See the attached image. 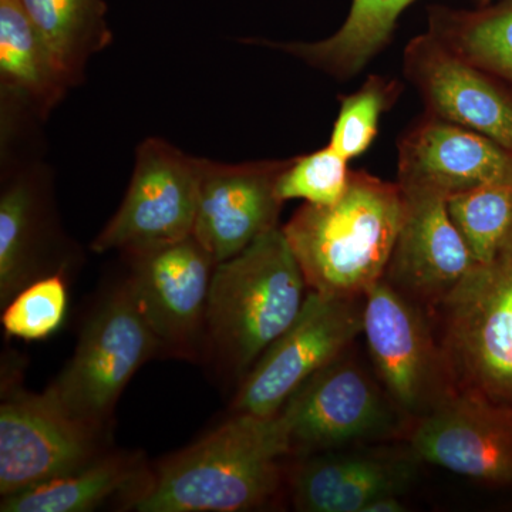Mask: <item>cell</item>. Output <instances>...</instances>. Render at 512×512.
<instances>
[{
  "label": "cell",
  "mask_w": 512,
  "mask_h": 512,
  "mask_svg": "<svg viewBox=\"0 0 512 512\" xmlns=\"http://www.w3.org/2000/svg\"><path fill=\"white\" fill-rule=\"evenodd\" d=\"M288 434L278 414L234 413L153 468L140 512H245L268 507L286 485Z\"/></svg>",
  "instance_id": "cell-1"
},
{
  "label": "cell",
  "mask_w": 512,
  "mask_h": 512,
  "mask_svg": "<svg viewBox=\"0 0 512 512\" xmlns=\"http://www.w3.org/2000/svg\"><path fill=\"white\" fill-rule=\"evenodd\" d=\"M309 288L282 228L215 266L202 362L241 383L298 318Z\"/></svg>",
  "instance_id": "cell-2"
},
{
  "label": "cell",
  "mask_w": 512,
  "mask_h": 512,
  "mask_svg": "<svg viewBox=\"0 0 512 512\" xmlns=\"http://www.w3.org/2000/svg\"><path fill=\"white\" fill-rule=\"evenodd\" d=\"M399 184L350 171L335 204H308L282 227L309 291L365 296L382 281L404 217Z\"/></svg>",
  "instance_id": "cell-3"
},
{
  "label": "cell",
  "mask_w": 512,
  "mask_h": 512,
  "mask_svg": "<svg viewBox=\"0 0 512 512\" xmlns=\"http://www.w3.org/2000/svg\"><path fill=\"white\" fill-rule=\"evenodd\" d=\"M157 355L156 336L124 279L90 313L72 359L45 392L73 419L109 436L121 393Z\"/></svg>",
  "instance_id": "cell-4"
},
{
  "label": "cell",
  "mask_w": 512,
  "mask_h": 512,
  "mask_svg": "<svg viewBox=\"0 0 512 512\" xmlns=\"http://www.w3.org/2000/svg\"><path fill=\"white\" fill-rule=\"evenodd\" d=\"M433 320L458 392L512 406V249L474 266Z\"/></svg>",
  "instance_id": "cell-5"
},
{
  "label": "cell",
  "mask_w": 512,
  "mask_h": 512,
  "mask_svg": "<svg viewBox=\"0 0 512 512\" xmlns=\"http://www.w3.org/2000/svg\"><path fill=\"white\" fill-rule=\"evenodd\" d=\"M279 416L289 458L392 439L413 424L349 350L292 394Z\"/></svg>",
  "instance_id": "cell-6"
},
{
  "label": "cell",
  "mask_w": 512,
  "mask_h": 512,
  "mask_svg": "<svg viewBox=\"0 0 512 512\" xmlns=\"http://www.w3.org/2000/svg\"><path fill=\"white\" fill-rule=\"evenodd\" d=\"M363 335L377 379L410 423L458 393L433 319L384 279L365 295Z\"/></svg>",
  "instance_id": "cell-7"
},
{
  "label": "cell",
  "mask_w": 512,
  "mask_h": 512,
  "mask_svg": "<svg viewBox=\"0 0 512 512\" xmlns=\"http://www.w3.org/2000/svg\"><path fill=\"white\" fill-rule=\"evenodd\" d=\"M365 296L309 291L295 322L265 350L238 384L232 413L272 417L315 373L363 333Z\"/></svg>",
  "instance_id": "cell-8"
},
{
  "label": "cell",
  "mask_w": 512,
  "mask_h": 512,
  "mask_svg": "<svg viewBox=\"0 0 512 512\" xmlns=\"http://www.w3.org/2000/svg\"><path fill=\"white\" fill-rule=\"evenodd\" d=\"M202 158L160 138L138 147L133 177L119 211L94 239V252L141 251L190 237L197 217Z\"/></svg>",
  "instance_id": "cell-9"
},
{
  "label": "cell",
  "mask_w": 512,
  "mask_h": 512,
  "mask_svg": "<svg viewBox=\"0 0 512 512\" xmlns=\"http://www.w3.org/2000/svg\"><path fill=\"white\" fill-rule=\"evenodd\" d=\"M126 255L128 285L160 355L202 360L214 259L194 235Z\"/></svg>",
  "instance_id": "cell-10"
},
{
  "label": "cell",
  "mask_w": 512,
  "mask_h": 512,
  "mask_svg": "<svg viewBox=\"0 0 512 512\" xmlns=\"http://www.w3.org/2000/svg\"><path fill=\"white\" fill-rule=\"evenodd\" d=\"M107 437L69 416L46 392L3 390L0 497L66 476L106 453Z\"/></svg>",
  "instance_id": "cell-11"
},
{
  "label": "cell",
  "mask_w": 512,
  "mask_h": 512,
  "mask_svg": "<svg viewBox=\"0 0 512 512\" xmlns=\"http://www.w3.org/2000/svg\"><path fill=\"white\" fill-rule=\"evenodd\" d=\"M417 460L485 484H512V406L458 392L413 424Z\"/></svg>",
  "instance_id": "cell-12"
},
{
  "label": "cell",
  "mask_w": 512,
  "mask_h": 512,
  "mask_svg": "<svg viewBox=\"0 0 512 512\" xmlns=\"http://www.w3.org/2000/svg\"><path fill=\"white\" fill-rule=\"evenodd\" d=\"M289 161L224 164L202 160L195 239L215 264L234 258L278 227L284 202L276 181Z\"/></svg>",
  "instance_id": "cell-13"
},
{
  "label": "cell",
  "mask_w": 512,
  "mask_h": 512,
  "mask_svg": "<svg viewBox=\"0 0 512 512\" xmlns=\"http://www.w3.org/2000/svg\"><path fill=\"white\" fill-rule=\"evenodd\" d=\"M406 194L448 200L485 185H512V151L483 133L427 117L399 144V181Z\"/></svg>",
  "instance_id": "cell-14"
},
{
  "label": "cell",
  "mask_w": 512,
  "mask_h": 512,
  "mask_svg": "<svg viewBox=\"0 0 512 512\" xmlns=\"http://www.w3.org/2000/svg\"><path fill=\"white\" fill-rule=\"evenodd\" d=\"M404 194V217L384 281L431 319L441 302L476 266L447 210V200Z\"/></svg>",
  "instance_id": "cell-15"
},
{
  "label": "cell",
  "mask_w": 512,
  "mask_h": 512,
  "mask_svg": "<svg viewBox=\"0 0 512 512\" xmlns=\"http://www.w3.org/2000/svg\"><path fill=\"white\" fill-rule=\"evenodd\" d=\"M404 74L430 117L483 133L512 151V97L483 69L427 32L404 50Z\"/></svg>",
  "instance_id": "cell-16"
},
{
  "label": "cell",
  "mask_w": 512,
  "mask_h": 512,
  "mask_svg": "<svg viewBox=\"0 0 512 512\" xmlns=\"http://www.w3.org/2000/svg\"><path fill=\"white\" fill-rule=\"evenodd\" d=\"M293 460L286 468V488L295 510L363 512L382 495L402 493L417 458L339 448Z\"/></svg>",
  "instance_id": "cell-17"
},
{
  "label": "cell",
  "mask_w": 512,
  "mask_h": 512,
  "mask_svg": "<svg viewBox=\"0 0 512 512\" xmlns=\"http://www.w3.org/2000/svg\"><path fill=\"white\" fill-rule=\"evenodd\" d=\"M153 470L140 453L111 451L66 476L2 497V512H89L111 501L134 510Z\"/></svg>",
  "instance_id": "cell-18"
},
{
  "label": "cell",
  "mask_w": 512,
  "mask_h": 512,
  "mask_svg": "<svg viewBox=\"0 0 512 512\" xmlns=\"http://www.w3.org/2000/svg\"><path fill=\"white\" fill-rule=\"evenodd\" d=\"M416 0H353L342 28L315 43H288L282 50L316 69L348 79L392 39L403 10Z\"/></svg>",
  "instance_id": "cell-19"
},
{
  "label": "cell",
  "mask_w": 512,
  "mask_h": 512,
  "mask_svg": "<svg viewBox=\"0 0 512 512\" xmlns=\"http://www.w3.org/2000/svg\"><path fill=\"white\" fill-rule=\"evenodd\" d=\"M0 77L6 89L45 110L72 86L19 0H0Z\"/></svg>",
  "instance_id": "cell-20"
},
{
  "label": "cell",
  "mask_w": 512,
  "mask_h": 512,
  "mask_svg": "<svg viewBox=\"0 0 512 512\" xmlns=\"http://www.w3.org/2000/svg\"><path fill=\"white\" fill-rule=\"evenodd\" d=\"M69 82H79L87 60L111 42L103 0H19Z\"/></svg>",
  "instance_id": "cell-21"
},
{
  "label": "cell",
  "mask_w": 512,
  "mask_h": 512,
  "mask_svg": "<svg viewBox=\"0 0 512 512\" xmlns=\"http://www.w3.org/2000/svg\"><path fill=\"white\" fill-rule=\"evenodd\" d=\"M429 26L458 56L512 83V0L478 10L433 8Z\"/></svg>",
  "instance_id": "cell-22"
},
{
  "label": "cell",
  "mask_w": 512,
  "mask_h": 512,
  "mask_svg": "<svg viewBox=\"0 0 512 512\" xmlns=\"http://www.w3.org/2000/svg\"><path fill=\"white\" fill-rule=\"evenodd\" d=\"M451 221L477 265L493 264L512 249V185H485L447 200Z\"/></svg>",
  "instance_id": "cell-23"
},
{
  "label": "cell",
  "mask_w": 512,
  "mask_h": 512,
  "mask_svg": "<svg viewBox=\"0 0 512 512\" xmlns=\"http://www.w3.org/2000/svg\"><path fill=\"white\" fill-rule=\"evenodd\" d=\"M36 197L26 183H15L0 197V305L42 278L35 265Z\"/></svg>",
  "instance_id": "cell-24"
},
{
  "label": "cell",
  "mask_w": 512,
  "mask_h": 512,
  "mask_svg": "<svg viewBox=\"0 0 512 512\" xmlns=\"http://www.w3.org/2000/svg\"><path fill=\"white\" fill-rule=\"evenodd\" d=\"M66 311V278L55 272L33 281L3 308V329L16 339H46L62 326Z\"/></svg>",
  "instance_id": "cell-25"
},
{
  "label": "cell",
  "mask_w": 512,
  "mask_h": 512,
  "mask_svg": "<svg viewBox=\"0 0 512 512\" xmlns=\"http://www.w3.org/2000/svg\"><path fill=\"white\" fill-rule=\"evenodd\" d=\"M396 84L370 76L365 84L342 100L329 146L346 160L359 157L375 141L380 117L392 106Z\"/></svg>",
  "instance_id": "cell-26"
},
{
  "label": "cell",
  "mask_w": 512,
  "mask_h": 512,
  "mask_svg": "<svg viewBox=\"0 0 512 512\" xmlns=\"http://www.w3.org/2000/svg\"><path fill=\"white\" fill-rule=\"evenodd\" d=\"M348 161L328 146L289 161L276 181V195L282 202L305 200L308 204L338 202L348 188Z\"/></svg>",
  "instance_id": "cell-27"
},
{
  "label": "cell",
  "mask_w": 512,
  "mask_h": 512,
  "mask_svg": "<svg viewBox=\"0 0 512 512\" xmlns=\"http://www.w3.org/2000/svg\"><path fill=\"white\" fill-rule=\"evenodd\" d=\"M406 510V504L402 503L399 494H387L367 504L363 512H403Z\"/></svg>",
  "instance_id": "cell-28"
},
{
  "label": "cell",
  "mask_w": 512,
  "mask_h": 512,
  "mask_svg": "<svg viewBox=\"0 0 512 512\" xmlns=\"http://www.w3.org/2000/svg\"><path fill=\"white\" fill-rule=\"evenodd\" d=\"M493 2V0H480L481 5H488V3Z\"/></svg>",
  "instance_id": "cell-29"
}]
</instances>
